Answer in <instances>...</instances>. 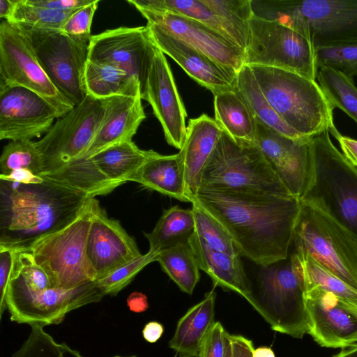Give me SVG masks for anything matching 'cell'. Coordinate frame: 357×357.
Instances as JSON below:
<instances>
[{
    "mask_svg": "<svg viewBox=\"0 0 357 357\" xmlns=\"http://www.w3.org/2000/svg\"><path fill=\"white\" fill-rule=\"evenodd\" d=\"M192 202L224 226L242 256L260 266L288 257L301 206L298 198L200 188Z\"/></svg>",
    "mask_w": 357,
    "mask_h": 357,
    "instance_id": "cell-1",
    "label": "cell"
},
{
    "mask_svg": "<svg viewBox=\"0 0 357 357\" xmlns=\"http://www.w3.org/2000/svg\"><path fill=\"white\" fill-rule=\"evenodd\" d=\"M42 183L0 181V246L26 250L74 220L89 199L80 191L43 177Z\"/></svg>",
    "mask_w": 357,
    "mask_h": 357,
    "instance_id": "cell-2",
    "label": "cell"
},
{
    "mask_svg": "<svg viewBox=\"0 0 357 357\" xmlns=\"http://www.w3.org/2000/svg\"><path fill=\"white\" fill-rule=\"evenodd\" d=\"M264 95L281 119L301 135L339 133L333 107L316 80L287 70L249 66Z\"/></svg>",
    "mask_w": 357,
    "mask_h": 357,
    "instance_id": "cell-3",
    "label": "cell"
},
{
    "mask_svg": "<svg viewBox=\"0 0 357 357\" xmlns=\"http://www.w3.org/2000/svg\"><path fill=\"white\" fill-rule=\"evenodd\" d=\"M329 133L310 137L312 174L300 201L326 214L357 241V168L333 145Z\"/></svg>",
    "mask_w": 357,
    "mask_h": 357,
    "instance_id": "cell-4",
    "label": "cell"
},
{
    "mask_svg": "<svg viewBox=\"0 0 357 357\" xmlns=\"http://www.w3.org/2000/svg\"><path fill=\"white\" fill-rule=\"evenodd\" d=\"M252 9L310 35L315 47L357 43V0H252Z\"/></svg>",
    "mask_w": 357,
    "mask_h": 357,
    "instance_id": "cell-5",
    "label": "cell"
},
{
    "mask_svg": "<svg viewBox=\"0 0 357 357\" xmlns=\"http://www.w3.org/2000/svg\"><path fill=\"white\" fill-rule=\"evenodd\" d=\"M200 188L294 197L255 142L224 131L202 170Z\"/></svg>",
    "mask_w": 357,
    "mask_h": 357,
    "instance_id": "cell-6",
    "label": "cell"
},
{
    "mask_svg": "<svg viewBox=\"0 0 357 357\" xmlns=\"http://www.w3.org/2000/svg\"><path fill=\"white\" fill-rule=\"evenodd\" d=\"M248 303L272 330L302 338L309 329L305 289L292 253L260 266Z\"/></svg>",
    "mask_w": 357,
    "mask_h": 357,
    "instance_id": "cell-7",
    "label": "cell"
},
{
    "mask_svg": "<svg viewBox=\"0 0 357 357\" xmlns=\"http://www.w3.org/2000/svg\"><path fill=\"white\" fill-rule=\"evenodd\" d=\"M98 200L89 198L68 225L38 240L26 250L47 274L52 288L70 289L95 281L86 256V242Z\"/></svg>",
    "mask_w": 357,
    "mask_h": 357,
    "instance_id": "cell-8",
    "label": "cell"
},
{
    "mask_svg": "<svg viewBox=\"0 0 357 357\" xmlns=\"http://www.w3.org/2000/svg\"><path fill=\"white\" fill-rule=\"evenodd\" d=\"M291 246L357 289V241L317 208L301 203Z\"/></svg>",
    "mask_w": 357,
    "mask_h": 357,
    "instance_id": "cell-9",
    "label": "cell"
},
{
    "mask_svg": "<svg viewBox=\"0 0 357 357\" xmlns=\"http://www.w3.org/2000/svg\"><path fill=\"white\" fill-rule=\"evenodd\" d=\"M244 65L287 70L314 80L319 69L315 46L308 34L254 15Z\"/></svg>",
    "mask_w": 357,
    "mask_h": 357,
    "instance_id": "cell-10",
    "label": "cell"
},
{
    "mask_svg": "<svg viewBox=\"0 0 357 357\" xmlns=\"http://www.w3.org/2000/svg\"><path fill=\"white\" fill-rule=\"evenodd\" d=\"M104 296L94 281L70 289L50 288L35 291L13 271L6 305L11 321L45 327L61 323L70 311L98 302Z\"/></svg>",
    "mask_w": 357,
    "mask_h": 357,
    "instance_id": "cell-11",
    "label": "cell"
},
{
    "mask_svg": "<svg viewBox=\"0 0 357 357\" xmlns=\"http://www.w3.org/2000/svg\"><path fill=\"white\" fill-rule=\"evenodd\" d=\"M16 25L27 37L39 63L58 91L75 106L80 104L87 96L84 73L89 47L74 41L61 30Z\"/></svg>",
    "mask_w": 357,
    "mask_h": 357,
    "instance_id": "cell-12",
    "label": "cell"
},
{
    "mask_svg": "<svg viewBox=\"0 0 357 357\" xmlns=\"http://www.w3.org/2000/svg\"><path fill=\"white\" fill-rule=\"evenodd\" d=\"M0 86H20L38 93L59 117L75 107L51 82L24 33L7 20L0 24Z\"/></svg>",
    "mask_w": 357,
    "mask_h": 357,
    "instance_id": "cell-13",
    "label": "cell"
},
{
    "mask_svg": "<svg viewBox=\"0 0 357 357\" xmlns=\"http://www.w3.org/2000/svg\"><path fill=\"white\" fill-rule=\"evenodd\" d=\"M103 116L102 100L87 95L80 104L59 118L44 137L35 142L43 160L41 176L82 158L98 132Z\"/></svg>",
    "mask_w": 357,
    "mask_h": 357,
    "instance_id": "cell-14",
    "label": "cell"
},
{
    "mask_svg": "<svg viewBox=\"0 0 357 357\" xmlns=\"http://www.w3.org/2000/svg\"><path fill=\"white\" fill-rule=\"evenodd\" d=\"M156 48L146 26H120L91 36L88 60L125 70L139 80L142 93Z\"/></svg>",
    "mask_w": 357,
    "mask_h": 357,
    "instance_id": "cell-15",
    "label": "cell"
},
{
    "mask_svg": "<svg viewBox=\"0 0 357 357\" xmlns=\"http://www.w3.org/2000/svg\"><path fill=\"white\" fill-rule=\"evenodd\" d=\"M310 137L291 139L256 119L255 143L283 184L299 200L312 174Z\"/></svg>",
    "mask_w": 357,
    "mask_h": 357,
    "instance_id": "cell-16",
    "label": "cell"
},
{
    "mask_svg": "<svg viewBox=\"0 0 357 357\" xmlns=\"http://www.w3.org/2000/svg\"><path fill=\"white\" fill-rule=\"evenodd\" d=\"M59 115L38 93L20 86H0V139L32 140L46 134Z\"/></svg>",
    "mask_w": 357,
    "mask_h": 357,
    "instance_id": "cell-17",
    "label": "cell"
},
{
    "mask_svg": "<svg viewBox=\"0 0 357 357\" xmlns=\"http://www.w3.org/2000/svg\"><path fill=\"white\" fill-rule=\"evenodd\" d=\"M310 334L321 347L342 348L357 342V307L319 287L305 291Z\"/></svg>",
    "mask_w": 357,
    "mask_h": 357,
    "instance_id": "cell-18",
    "label": "cell"
},
{
    "mask_svg": "<svg viewBox=\"0 0 357 357\" xmlns=\"http://www.w3.org/2000/svg\"><path fill=\"white\" fill-rule=\"evenodd\" d=\"M142 98L151 105L162 126L167 142L181 150L186 136L187 114L165 54L158 47L149 67Z\"/></svg>",
    "mask_w": 357,
    "mask_h": 357,
    "instance_id": "cell-19",
    "label": "cell"
},
{
    "mask_svg": "<svg viewBox=\"0 0 357 357\" xmlns=\"http://www.w3.org/2000/svg\"><path fill=\"white\" fill-rule=\"evenodd\" d=\"M137 10L147 20L169 34L187 43L215 61L236 72L244 66L241 50L228 38L189 17L169 11Z\"/></svg>",
    "mask_w": 357,
    "mask_h": 357,
    "instance_id": "cell-20",
    "label": "cell"
},
{
    "mask_svg": "<svg viewBox=\"0 0 357 357\" xmlns=\"http://www.w3.org/2000/svg\"><path fill=\"white\" fill-rule=\"evenodd\" d=\"M146 26L154 45L213 95L236 89L237 72L215 61L158 26L148 22Z\"/></svg>",
    "mask_w": 357,
    "mask_h": 357,
    "instance_id": "cell-21",
    "label": "cell"
},
{
    "mask_svg": "<svg viewBox=\"0 0 357 357\" xmlns=\"http://www.w3.org/2000/svg\"><path fill=\"white\" fill-rule=\"evenodd\" d=\"M142 255L135 239L118 220L109 218L98 203L86 242V256L96 280Z\"/></svg>",
    "mask_w": 357,
    "mask_h": 357,
    "instance_id": "cell-22",
    "label": "cell"
},
{
    "mask_svg": "<svg viewBox=\"0 0 357 357\" xmlns=\"http://www.w3.org/2000/svg\"><path fill=\"white\" fill-rule=\"evenodd\" d=\"M142 100L138 79H135L121 93L102 100L104 116L101 125L82 158H91L114 144L132 141L146 119Z\"/></svg>",
    "mask_w": 357,
    "mask_h": 357,
    "instance_id": "cell-23",
    "label": "cell"
},
{
    "mask_svg": "<svg viewBox=\"0 0 357 357\" xmlns=\"http://www.w3.org/2000/svg\"><path fill=\"white\" fill-rule=\"evenodd\" d=\"M222 129L206 114L190 119L180 153L182 156L186 195L192 202L201 185L202 170L215 149Z\"/></svg>",
    "mask_w": 357,
    "mask_h": 357,
    "instance_id": "cell-24",
    "label": "cell"
},
{
    "mask_svg": "<svg viewBox=\"0 0 357 357\" xmlns=\"http://www.w3.org/2000/svg\"><path fill=\"white\" fill-rule=\"evenodd\" d=\"M188 244L199 268L211 278L215 286L235 291L248 301L252 295V284L248 278L241 257L215 251L207 247L195 234Z\"/></svg>",
    "mask_w": 357,
    "mask_h": 357,
    "instance_id": "cell-25",
    "label": "cell"
},
{
    "mask_svg": "<svg viewBox=\"0 0 357 357\" xmlns=\"http://www.w3.org/2000/svg\"><path fill=\"white\" fill-rule=\"evenodd\" d=\"M130 181L179 201L190 202L186 195L184 167L180 152L169 155L156 152Z\"/></svg>",
    "mask_w": 357,
    "mask_h": 357,
    "instance_id": "cell-26",
    "label": "cell"
},
{
    "mask_svg": "<svg viewBox=\"0 0 357 357\" xmlns=\"http://www.w3.org/2000/svg\"><path fill=\"white\" fill-rule=\"evenodd\" d=\"M216 294L211 291L178 321L169 347L181 355H198L202 342L213 326Z\"/></svg>",
    "mask_w": 357,
    "mask_h": 357,
    "instance_id": "cell-27",
    "label": "cell"
},
{
    "mask_svg": "<svg viewBox=\"0 0 357 357\" xmlns=\"http://www.w3.org/2000/svg\"><path fill=\"white\" fill-rule=\"evenodd\" d=\"M155 153L140 149L132 140L109 146L91 159L104 176L120 185L130 181Z\"/></svg>",
    "mask_w": 357,
    "mask_h": 357,
    "instance_id": "cell-28",
    "label": "cell"
},
{
    "mask_svg": "<svg viewBox=\"0 0 357 357\" xmlns=\"http://www.w3.org/2000/svg\"><path fill=\"white\" fill-rule=\"evenodd\" d=\"M215 120L234 139L255 142L256 119L237 89L214 95Z\"/></svg>",
    "mask_w": 357,
    "mask_h": 357,
    "instance_id": "cell-29",
    "label": "cell"
},
{
    "mask_svg": "<svg viewBox=\"0 0 357 357\" xmlns=\"http://www.w3.org/2000/svg\"><path fill=\"white\" fill-rule=\"evenodd\" d=\"M41 176L80 191L89 198L105 195L119 186L104 176L91 158L75 159Z\"/></svg>",
    "mask_w": 357,
    "mask_h": 357,
    "instance_id": "cell-30",
    "label": "cell"
},
{
    "mask_svg": "<svg viewBox=\"0 0 357 357\" xmlns=\"http://www.w3.org/2000/svg\"><path fill=\"white\" fill-rule=\"evenodd\" d=\"M236 89L250 109L255 119L291 139L309 138L290 128L272 107L249 66L244 65L237 73Z\"/></svg>",
    "mask_w": 357,
    "mask_h": 357,
    "instance_id": "cell-31",
    "label": "cell"
},
{
    "mask_svg": "<svg viewBox=\"0 0 357 357\" xmlns=\"http://www.w3.org/2000/svg\"><path fill=\"white\" fill-rule=\"evenodd\" d=\"M195 229L192 209L172 206L164 211L151 232L144 233L149 243V251L158 254L177 243L188 242Z\"/></svg>",
    "mask_w": 357,
    "mask_h": 357,
    "instance_id": "cell-32",
    "label": "cell"
},
{
    "mask_svg": "<svg viewBox=\"0 0 357 357\" xmlns=\"http://www.w3.org/2000/svg\"><path fill=\"white\" fill-rule=\"evenodd\" d=\"M305 291L319 287L357 307V289L323 267L308 253L300 250L291 252Z\"/></svg>",
    "mask_w": 357,
    "mask_h": 357,
    "instance_id": "cell-33",
    "label": "cell"
},
{
    "mask_svg": "<svg viewBox=\"0 0 357 357\" xmlns=\"http://www.w3.org/2000/svg\"><path fill=\"white\" fill-rule=\"evenodd\" d=\"M156 261L181 291L192 294L200 278V269L188 242L179 243L161 250Z\"/></svg>",
    "mask_w": 357,
    "mask_h": 357,
    "instance_id": "cell-34",
    "label": "cell"
},
{
    "mask_svg": "<svg viewBox=\"0 0 357 357\" xmlns=\"http://www.w3.org/2000/svg\"><path fill=\"white\" fill-rule=\"evenodd\" d=\"M137 78L113 65L87 60L84 73L86 94L105 100L121 93Z\"/></svg>",
    "mask_w": 357,
    "mask_h": 357,
    "instance_id": "cell-35",
    "label": "cell"
},
{
    "mask_svg": "<svg viewBox=\"0 0 357 357\" xmlns=\"http://www.w3.org/2000/svg\"><path fill=\"white\" fill-rule=\"evenodd\" d=\"M317 78L333 107L342 109L357 123V87L353 78L327 67L318 69Z\"/></svg>",
    "mask_w": 357,
    "mask_h": 357,
    "instance_id": "cell-36",
    "label": "cell"
},
{
    "mask_svg": "<svg viewBox=\"0 0 357 357\" xmlns=\"http://www.w3.org/2000/svg\"><path fill=\"white\" fill-rule=\"evenodd\" d=\"M195 234L210 249L234 257H242L231 235L224 226L195 202H192Z\"/></svg>",
    "mask_w": 357,
    "mask_h": 357,
    "instance_id": "cell-37",
    "label": "cell"
},
{
    "mask_svg": "<svg viewBox=\"0 0 357 357\" xmlns=\"http://www.w3.org/2000/svg\"><path fill=\"white\" fill-rule=\"evenodd\" d=\"M203 1L220 16L233 30L244 56L249 40L250 22L253 16L252 0H203Z\"/></svg>",
    "mask_w": 357,
    "mask_h": 357,
    "instance_id": "cell-38",
    "label": "cell"
},
{
    "mask_svg": "<svg viewBox=\"0 0 357 357\" xmlns=\"http://www.w3.org/2000/svg\"><path fill=\"white\" fill-rule=\"evenodd\" d=\"M0 169L1 174H8L13 170L25 169L36 175L41 176L43 173V160L35 142L10 141L2 151Z\"/></svg>",
    "mask_w": 357,
    "mask_h": 357,
    "instance_id": "cell-39",
    "label": "cell"
},
{
    "mask_svg": "<svg viewBox=\"0 0 357 357\" xmlns=\"http://www.w3.org/2000/svg\"><path fill=\"white\" fill-rule=\"evenodd\" d=\"M75 10H60L29 4L26 0H17L9 22L40 29L61 30Z\"/></svg>",
    "mask_w": 357,
    "mask_h": 357,
    "instance_id": "cell-40",
    "label": "cell"
},
{
    "mask_svg": "<svg viewBox=\"0 0 357 357\" xmlns=\"http://www.w3.org/2000/svg\"><path fill=\"white\" fill-rule=\"evenodd\" d=\"M28 338L13 357H84L65 343L56 342L43 326H31Z\"/></svg>",
    "mask_w": 357,
    "mask_h": 357,
    "instance_id": "cell-41",
    "label": "cell"
},
{
    "mask_svg": "<svg viewBox=\"0 0 357 357\" xmlns=\"http://www.w3.org/2000/svg\"><path fill=\"white\" fill-rule=\"evenodd\" d=\"M318 68L337 70L346 76H357V43L321 45L315 47Z\"/></svg>",
    "mask_w": 357,
    "mask_h": 357,
    "instance_id": "cell-42",
    "label": "cell"
},
{
    "mask_svg": "<svg viewBox=\"0 0 357 357\" xmlns=\"http://www.w3.org/2000/svg\"><path fill=\"white\" fill-rule=\"evenodd\" d=\"M157 255L149 251L94 282L105 295L115 296L129 284L146 266L156 261Z\"/></svg>",
    "mask_w": 357,
    "mask_h": 357,
    "instance_id": "cell-43",
    "label": "cell"
},
{
    "mask_svg": "<svg viewBox=\"0 0 357 357\" xmlns=\"http://www.w3.org/2000/svg\"><path fill=\"white\" fill-rule=\"evenodd\" d=\"M13 271L33 291H40L52 288L47 274L36 263L29 252L15 250Z\"/></svg>",
    "mask_w": 357,
    "mask_h": 357,
    "instance_id": "cell-44",
    "label": "cell"
},
{
    "mask_svg": "<svg viewBox=\"0 0 357 357\" xmlns=\"http://www.w3.org/2000/svg\"><path fill=\"white\" fill-rule=\"evenodd\" d=\"M99 0L75 11L66 21L61 31L74 41L89 47L91 26Z\"/></svg>",
    "mask_w": 357,
    "mask_h": 357,
    "instance_id": "cell-45",
    "label": "cell"
},
{
    "mask_svg": "<svg viewBox=\"0 0 357 357\" xmlns=\"http://www.w3.org/2000/svg\"><path fill=\"white\" fill-rule=\"evenodd\" d=\"M226 345L227 331L220 322H215L202 342L199 357H225Z\"/></svg>",
    "mask_w": 357,
    "mask_h": 357,
    "instance_id": "cell-46",
    "label": "cell"
},
{
    "mask_svg": "<svg viewBox=\"0 0 357 357\" xmlns=\"http://www.w3.org/2000/svg\"><path fill=\"white\" fill-rule=\"evenodd\" d=\"M15 250L0 246V319L6 309V296L12 279Z\"/></svg>",
    "mask_w": 357,
    "mask_h": 357,
    "instance_id": "cell-47",
    "label": "cell"
},
{
    "mask_svg": "<svg viewBox=\"0 0 357 357\" xmlns=\"http://www.w3.org/2000/svg\"><path fill=\"white\" fill-rule=\"evenodd\" d=\"M29 4L60 10H75L96 0H26Z\"/></svg>",
    "mask_w": 357,
    "mask_h": 357,
    "instance_id": "cell-48",
    "label": "cell"
},
{
    "mask_svg": "<svg viewBox=\"0 0 357 357\" xmlns=\"http://www.w3.org/2000/svg\"><path fill=\"white\" fill-rule=\"evenodd\" d=\"M232 357H253L255 350L252 342L238 335H229Z\"/></svg>",
    "mask_w": 357,
    "mask_h": 357,
    "instance_id": "cell-49",
    "label": "cell"
},
{
    "mask_svg": "<svg viewBox=\"0 0 357 357\" xmlns=\"http://www.w3.org/2000/svg\"><path fill=\"white\" fill-rule=\"evenodd\" d=\"M0 180L22 184H36L42 183L44 178L34 174L28 169H20L13 170L8 174H0Z\"/></svg>",
    "mask_w": 357,
    "mask_h": 357,
    "instance_id": "cell-50",
    "label": "cell"
},
{
    "mask_svg": "<svg viewBox=\"0 0 357 357\" xmlns=\"http://www.w3.org/2000/svg\"><path fill=\"white\" fill-rule=\"evenodd\" d=\"M335 137L340 145L343 155L348 160H357V140L343 136L340 132Z\"/></svg>",
    "mask_w": 357,
    "mask_h": 357,
    "instance_id": "cell-51",
    "label": "cell"
},
{
    "mask_svg": "<svg viewBox=\"0 0 357 357\" xmlns=\"http://www.w3.org/2000/svg\"><path fill=\"white\" fill-rule=\"evenodd\" d=\"M129 309L136 313L146 311L149 308L147 297L142 292L134 291L127 298Z\"/></svg>",
    "mask_w": 357,
    "mask_h": 357,
    "instance_id": "cell-52",
    "label": "cell"
},
{
    "mask_svg": "<svg viewBox=\"0 0 357 357\" xmlns=\"http://www.w3.org/2000/svg\"><path fill=\"white\" fill-rule=\"evenodd\" d=\"M164 328L158 321H150L143 328L142 335L145 340L150 343L157 342L162 336Z\"/></svg>",
    "mask_w": 357,
    "mask_h": 357,
    "instance_id": "cell-53",
    "label": "cell"
},
{
    "mask_svg": "<svg viewBox=\"0 0 357 357\" xmlns=\"http://www.w3.org/2000/svg\"><path fill=\"white\" fill-rule=\"evenodd\" d=\"M17 0H0V17L8 21L15 10Z\"/></svg>",
    "mask_w": 357,
    "mask_h": 357,
    "instance_id": "cell-54",
    "label": "cell"
},
{
    "mask_svg": "<svg viewBox=\"0 0 357 357\" xmlns=\"http://www.w3.org/2000/svg\"><path fill=\"white\" fill-rule=\"evenodd\" d=\"M340 352L333 357H357V344H353L341 348Z\"/></svg>",
    "mask_w": 357,
    "mask_h": 357,
    "instance_id": "cell-55",
    "label": "cell"
},
{
    "mask_svg": "<svg viewBox=\"0 0 357 357\" xmlns=\"http://www.w3.org/2000/svg\"><path fill=\"white\" fill-rule=\"evenodd\" d=\"M253 357H275L274 352L270 347H261L254 350Z\"/></svg>",
    "mask_w": 357,
    "mask_h": 357,
    "instance_id": "cell-56",
    "label": "cell"
},
{
    "mask_svg": "<svg viewBox=\"0 0 357 357\" xmlns=\"http://www.w3.org/2000/svg\"><path fill=\"white\" fill-rule=\"evenodd\" d=\"M229 335V333H228L227 332V345H226L225 357H232V356H231V346Z\"/></svg>",
    "mask_w": 357,
    "mask_h": 357,
    "instance_id": "cell-57",
    "label": "cell"
},
{
    "mask_svg": "<svg viewBox=\"0 0 357 357\" xmlns=\"http://www.w3.org/2000/svg\"><path fill=\"white\" fill-rule=\"evenodd\" d=\"M348 160V159H347ZM354 166L357 168V160H349Z\"/></svg>",
    "mask_w": 357,
    "mask_h": 357,
    "instance_id": "cell-58",
    "label": "cell"
},
{
    "mask_svg": "<svg viewBox=\"0 0 357 357\" xmlns=\"http://www.w3.org/2000/svg\"><path fill=\"white\" fill-rule=\"evenodd\" d=\"M180 357H199V355H181Z\"/></svg>",
    "mask_w": 357,
    "mask_h": 357,
    "instance_id": "cell-59",
    "label": "cell"
},
{
    "mask_svg": "<svg viewBox=\"0 0 357 357\" xmlns=\"http://www.w3.org/2000/svg\"><path fill=\"white\" fill-rule=\"evenodd\" d=\"M114 357H121V356H114ZM130 357H136V356H130Z\"/></svg>",
    "mask_w": 357,
    "mask_h": 357,
    "instance_id": "cell-60",
    "label": "cell"
}]
</instances>
